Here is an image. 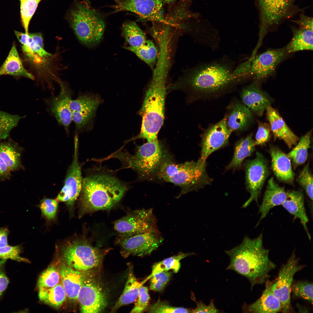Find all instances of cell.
I'll use <instances>...</instances> for the list:
<instances>
[{
  "mask_svg": "<svg viewBox=\"0 0 313 313\" xmlns=\"http://www.w3.org/2000/svg\"><path fill=\"white\" fill-rule=\"evenodd\" d=\"M298 309L299 312H304V311L305 312H308V310L306 307H304L303 306H299V305L298 306Z\"/></svg>",
  "mask_w": 313,
  "mask_h": 313,
  "instance_id": "obj_56",
  "label": "cell"
},
{
  "mask_svg": "<svg viewBox=\"0 0 313 313\" xmlns=\"http://www.w3.org/2000/svg\"><path fill=\"white\" fill-rule=\"evenodd\" d=\"M255 146L252 134L238 141L235 145L233 158L226 167V170L241 168L244 159L250 156L254 151Z\"/></svg>",
  "mask_w": 313,
  "mask_h": 313,
  "instance_id": "obj_30",
  "label": "cell"
},
{
  "mask_svg": "<svg viewBox=\"0 0 313 313\" xmlns=\"http://www.w3.org/2000/svg\"><path fill=\"white\" fill-rule=\"evenodd\" d=\"M266 110L274 140L278 139L283 141L290 149L295 146L299 139L287 125L278 111L271 106Z\"/></svg>",
  "mask_w": 313,
  "mask_h": 313,
  "instance_id": "obj_22",
  "label": "cell"
},
{
  "mask_svg": "<svg viewBox=\"0 0 313 313\" xmlns=\"http://www.w3.org/2000/svg\"><path fill=\"white\" fill-rule=\"evenodd\" d=\"M0 156L11 171L21 167V151L18 146L12 142L0 143Z\"/></svg>",
  "mask_w": 313,
  "mask_h": 313,
  "instance_id": "obj_33",
  "label": "cell"
},
{
  "mask_svg": "<svg viewBox=\"0 0 313 313\" xmlns=\"http://www.w3.org/2000/svg\"><path fill=\"white\" fill-rule=\"evenodd\" d=\"M288 55L285 47L269 49L255 55L251 60L250 77L258 82L269 77L274 72L279 64Z\"/></svg>",
  "mask_w": 313,
  "mask_h": 313,
  "instance_id": "obj_14",
  "label": "cell"
},
{
  "mask_svg": "<svg viewBox=\"0 0 313 313\" xmlns=\"http://www.w3.org/2000/svg\"><path fill=\"white\" fill-rule=\"evenodd\" d=\"M9 232L7 228H2L0 229V248L8 245V237Z\"/></svg>",
  "mask_w": 313,
  "mask_h": 313,
  "instance_id": "obj_54",
  "label": "cell"
},
{
  "mask_svg": "<svg viewBox=\"0 0 313 313\" xmlns=\"http://www.w3.org/2000/svg\"><path fill=\"white\" fill-rule=\"evenodd\" d=\"M19 0L21 23L25 31H27L30 21L39 3L42 0Z\"/></svg>",
  "mask_w": 313,
  "mask_h": 313,
  "instance_id": "obj_43",
  "label": "cell"
},
{
  "mask_svg": "<svg viewBox=\"0 0 313 313\" xmlns=\"http://www.w3.org/2000/svg\"><path fill=\"white\" fill-rule=\"evenodd\" d=\"M253 121L252 112L244 104L240 103H236L227 116V126L232 132L245 130Z\"/></svg>",
  "mask_w": 313,
  "mask_h": 313,
  "instance_id": "obj_28",
  "label": "cell"
},
{
  "mask_svg": "<svg viewBox=\"0 0 313 313\" xmlns=\"http://www.w3.org/2000/svg\"><path fill=\"white\" fill-rule=\"evenodd\" d=\"M58 245L60 252L68 266L84 271L97 266L104 255L85 239L77 237L65 240Z\"/></svg>",
  "mask_w": 313,
  "mask_h": 313,
  "instance_id": "obj_8",
  "label": "cell"
},
{
  "mask_svg": "<svg viewBox=\"0 0 313 313\" xmlns=\"http://www.w3.org/2000/svg\"><path fill=\"white\" fill-rule=\"evenodd\" d=\"M269 152L271 159V168L275 176L281 181L292 183L295 174L288 155L273 145L270 146Z\"/></svg>",
  "mask_w": 313,
  "mask_h": 313,
  "instance_id": "obj_24",
  "label": "cell"
},
{
  "mask_svg": "<svg viewBox=\"0 0 313 313\" xmlns=\"http://www.w3.org/2000/svg\"><path fill=\"white\" fill-rule=\"evenodd\" d=\"M113 13L127 11L143 19L169 24L165 18L162 0H113Z\"/></svg>",
  "mask_w": 313,
  "mask_h": 313,
  "instance_id": "obj_12",
  "label": "cell"
},
{
  "mask_svg": "<svg viewBox=\"0 0 313 313\" xmlns=\"http://www.w3.org/2000/svg\"><path fill=\"white\" fill-rule=\"evenodd\" d=\"M172 273L170 272H162L153 275L150 279V289L155 291H162L169 281Z\"/></svg>",
  "mask_w": 313,
  "mask_h": 313,
  "instance_id": "obj_48",
  "label": "cell"
},
{
  "mask_svg": "<svg viewBox=\"0 0 313 313\" xmlns=\"http://www.w3.org/2000/svg\"><path fill=\"white\" fill-rule=\"evenodd\" d=\"M114 156L137 172L142 179H146L156 177L162 163L170 157L158 140L138 146L134 154L119 153Z\"/></svg>",
  "mask_w": 313,
  "mask_h": 313,
  "instance_id": "obj_7",
  "label": "cell"
},
{
  "mask_svg": "<svg viewBox=\"0 0 313 313\" xmlns=\"http://www.w3.org/2000/svg\"><path fill=\"white\" fill-rule=\"evenodd\" d=\"M312 132V130H310L302 136L295 147L287 154L292 160L294 168L303 164L307 160L308 150L310 148Z\"/></svg>",
  "mask_w": 313,
  "mask_h": 313,
  "instance_id": "obj_35",
  "label": "cell"
},
{
  "mask_svg": "<svg viewBox=\"0 0 313 313\" xmlns=\"http://www.w3.org/2000/svg\"><path fill=\"white\" fill-rule=\"evenodd\" d=\"M59 83L60 90L58 94L46 100L45 102L49 112L68 134L70 125L73 121L70 108L72 93L66 84L60 81Z\"/></svg>",
  "mask_w": 313,
  "mask_h": 313,
  "instance_id": "obj_17",
  "label": "cell"
},
{
  "mask_svg": "<svg viewBox=\"0 0 313 313\" xmlns=\"http://www.w3.org/2000/svg\"><path fill=\"white\" fill-rule=\"evenodd\" d=\"M281 205L295 218L300 220L310 240L311 236L307 226L309 220L305 208L304 196L302 191L294 190L287 192L286 199Z\"/></svg>",
  "mask_w": 313,
  "mask_h": 313,
  "instance_id": "obj_27",
  "label": "cell"
},
{
  "mask_svg": "<svg viewBox=\"0 0 313 313\" xmlns=\"http://www.w3.org/2000/svg\"><path fill=\"white\" fill-rule=\"evenodd\" d=\"M263 238L262 234L254 239L246 236L239 245L225 251L230 259L227 270L234 271L247 278L251 289L265 283L270 272L276 267L270 259L269 250L263 246Z\"/></svg>",
  "mask_w": 313,
  "mask_h": 313,
  "instance_id": "obj_2",
  "label": "cell"
},
{
  "mask_svg": "<svg viewBox=\"0 0 313 313\" xmlns=\"http://www.w3.org/2000/svg\"><path fill=\"white\" fill-rule=\"evenodd\" d=\"M11 171L0 156V180L9 178L11 175Z\"/></svg>",
  "mask_w": 313,
  "mask_h": 313,
  "instance_id": "obj_53",
  "label": "cell"
},
{
  "mask_svg": "<svg viewBox=\"0 0 313 313\" xmlns=\"http://www.w3.org/2000/svg\"><path fill=\"white\" fill-rule=\"evenodd\" d=\"M313 284L303 281H293L291 293L294 297L304 299L313 303Z\"/></svg>",
  "mask_w": 313,
  "mask_h": 313,
  "instance_id": "obj_42",
  "label": "cell"
},
{
  "mask_svg": "<svg viewBox=\"0 0 313 313\" xmlns=\"http://www.w3.org/2000/svg\"><path fill=\"white\" fill-rule=\"evenodd\" d=\"M2 294L0 293V297L2 295Z\"/></svg>",
  "mask_w": 313,
  "mask_h": 313,
  "instance_id": "obj_58",
  "label": "cell"
},
{
  "mask_svg": "<svg viewBox=\"0 0 313 313\" xmlns=\"http://www.w3.org/2000/svg\"><path fill=\"white\" fill-rule=\"evenodd\" d=\"M66 19L81 43L95 45L102 39L105 23L101 15L83 2L76 1L68 12Z\"/></svg>",
  "mask_w": 313,
  "mask_h": 313,
  "instance_id": "obj_6",
  "label": "cell"
},
{
  "mask_svg": "<svg viewBox=\"0 0 313 313\" xmlns=\"http://www.w3.org/2000/svg\"><path fill=\"white\" fill-rule=\"evenodd\" d=\"M61 279L59 271L51 266L43 272L38 280L37 286L39 290L48 289L55 286Z\"/></svg>",
  "mask_w": 313,
  "mask_h": 313,
  "instance_id": "obj_41",
  "label": "cell"
},
{
  "mask_svg": "<svg viewBox=\"0 0 313 313\" xmlns=\"http://www.w3.org/2000/svg\"><path fill=\"white\" fill-rule=\"evenodd\" d=\"M28 34L31 40L28 48L23 51L25 54L31 57L32 59L36 58L37 55L42 58L52 56L44 49L43 38L40 33H28Z\"/></svg>",
  "mask_w": 313,
  "mask_h": 313,
  "instance_id": "obj_39",
  "label": "cell"
},
{
  "mask_svg": "<svg viewBox=\"0 0 313 313\" xmlns=\"http://www.w3.org/2000/svg\"><path fill=\"white\" fill-rule=\"evenodd\" d=\"M7 260L0 261V293L2 294L9 283V280L5 271L4 266Z\"/></svg>",
  "mask_w": 313,
  "mask_h": 313,
  "instance_id": "obj_52",
  "label": "cell"
},
{
  "mask_svg": "<svg viewBox=\"0 0 313 313\" xmlns=\"http://www.w3.org/2000/svg\"><path fill=\"white\" fill-rule=\"evenodd\" d=\"M232 132L227 125V116L209 127L202 138L200 158L202 161H206L212 153L227 145Z\"/></svg>",
  "mask_w": 313,
  "mask_h": 313,
  "instance_id": "obj_19",
  "label": "cell"
},
{
  "mask_svg": "<svg viewBox=\"0 0 313 313\" xmlns=\"http://www.w3.org/2000/svg\"><path fill=\"white\" fill-rule=\"evenodd\" d=\"M137 298V302L131 313H142L148 308L150 297L146 287L141 286Z\"/></svg>",
  "mask_w": 313,
  "mask_h": 313,
  "instance_id": "obj_49",
  "label": "cell"
},
{
  "mask_svg": "<svg viewBox=\"0 0 313 313\" xmlns=\"http://www.w3.org/2000/svg\"><path fill=\"white\" fill-rule=\"evenodd\" d=\"M234 65L225 58L201 64L186 70L168 89L183 90L196 97L218 94L247 78L235 73Z\"/></svg>",
  "mask_w": 313,
  "mask_h": 313,
  "instance_id": "obj_1",
  "label": "cell"
},
{
  "mask_svg": "<svg viewBox=\"0 0 313 313\" xmlns=\"http://www.w3.org/2000/svg\"><path fill=\"white\" fill-rule=\"evenodd\" d=\"M149 313H192L190 309L171 306L166 301L158 300L148 307Z\"/></svg>",
  "mask_w": 313,
  "mask_h": 313,
  "instance_id": "obj_45",
  "label": "cell"
},
{
  "mask_svg": "<svg viewBox=\"0 0 313 313\" xmlns=\"http://www.w3.org/2000/svg\"><path fill=\"white\" fill-rule=\"evenodd\" d=\"M168 74L167 72L163 69L153 70L152 79L139 111L142 118L140 132L134 139H144L147 141L158 140L157 134L164 118Z\"/></svg>",
  "mask_w": 313,
  "mask_h": 313,
  "instance_id": "obj_4",
  "label": "cell"
},
{
  "mask_svg": "<svg viewBox=\"0 0 313 313\" xmlns=\"http://www.w3.org/2000/svg\"><path fill=\"white\" fill-rule=\"evenodd\" d=\"M81 271L65 265H62L59 270L66 296L71 300H78L85 276Z\"/></svg>",
  "mask_w": 313,
  "mask_h": 313,
  "instance_id": "obj_26",
  "label": "cell"
},
{
  "mask_svg": "<svg viewBox=\"0 0 313 313\" xmlns=\"http://www.w3.org/2000/svg\"><path fill=\"white\" fill-rule=\"evenodd\" d=\"M101 101L97 96L81 94L70 105L72 121L75 125V132L85 130L90 123Z\"/></svg>",
  "mask_w": 313,
  "mask_h": 313,
  "instance_id": "obj_15",
  "label": "cell"
},
{
  "mask_svg": "<svg viewBox=\"0 0 313 313\" xmlns=\"http://www.w3.org/2000/svg\"><path fill=\"white\" fill-rule=\"evenodd\" d=\"M125 185L111 175L101 173L86 176L82 180L79 216L110 209L121 199Z\"/></svg>",
  "mask_w": 313,
  "mask_h": 313,
  "instance_id": "obj_3",
  "label": "cell"
},
{
  "mask_svg": "<svg viewBox=\"0 0 313 313\" xmlns=\"http://www.w3.org/2000/svg\"><path fill=\"white\" fill-rule=\"evenodd\" d=\"M74 141L73 160L68 170L64 185L56 199L58 202L65 203L71 214H73L75 201L80 193L83 180L78 160L77 136L75 137Z\"/></svg>",
  "mask_w": 313,
  "mask_h": 313,
  "instance_id": "obj_13",
  "label": "cell"
},
{
  "mask_svg": "<svg viewBox=\"0 0 313 313\" xmlns=\"http://www.w3.org/2000/svg\"><path fill=\"white\" fill-rule=\"evenodd\" d=\"M156 223L152 209H143L132 211L117 220L114 228L119 233L128 237L158 231Z\"/></svg>",
  "mask_w": 313,
  "mask_h": 313,
  "instance_id": "obj_11",
  "label": "cell"
},
{
  "mask_svg": "<svg viewBox=\"0 0 313 313\" xmlns=\"http://www.w3.org/2000/svg\"><path fill=\"white\" fill-rule=\"evenodd\" d=\"M206 162L200 158L197 161L176 163L169 157L163 163L156 177L179 187V197L189 192L197 190L212 181L206 171Z\"/></svg>",
  "mask_w": 313,
  "mask_h": 313,
  "instance_id": "obj_5",
  "label": "cell"
},
{
  "mask_svg": "<svg viewBox=\"0 0 313 313\" xmlns=\"http://www.w3.org/2000/svg\"><path fill=\"white\" fill-rule=\"evenodd\" d=\"M123 291L112 310L116 311L121 307L133 303L137 298L141 286L147 281L145 279L139 282L136 279L132 269H130Z\"/></svg>",
  "mask_w": 313,
  "mask_h": 313,
  "instance_id": "obj_31",
  "label": "cell"
},
{
  "mask_svg": "<svg viewBox=\"0 0 313 313\" xmlns=\"http://www.w3.org/2000/svg\"><path fill=\"white\" fill-rule=\"evenodd\" d=\"M300 26V28L309 29L313 30V19L304 18L301 19L298 23Z\"/></svg>",
  "mask_w": 313,
  "mask_h": 313,
  "instance_id": "obj_55",
  "label": "cell"
},
{
  "mask_svg": "<svg viewBox=\"0 0 313 313\" xmlns=\"http://www.w3.org/2000/svg\"><path fill=\"white\" fill-rule=\"evenodd\" d=\"M297 181L312 202L313 176L308 164L305 166L300 172Z\"/></svg>",
  "mask_w": 313,
  "mask_h": 313,
  "instance_id": "obj_44",
  "label": "cell"
},
{
  "mask_svg": "<svg viewBox=\"0 0 313 313\" xmlns=\"http://www.w3.org/2000/svg\"><path fill=\"white\" fill-rule=\"evenodd\" d=\"M38 296L41 301L57 308L63 304L66 295L62 283H59L51 288L39 290Z\"/></svg>",
  "mask_w": 313,
  "mask_h": 313,
  "instance_id": "obj_36",
  "label": "cell"
},
{
  "mask_svg": "<svg viewBox=\"0 0 313 313\" xmlns=\"http://www.w3.org/2000/svg\"><path fill=\"white\" fill-rule=\"evenodd\" d=\"M271 131L269 123L259 121L254 141L256 146L263 145L266 143L270 139Z\"/></svg>",
  "mask_w": 313,
  "mask_h": 313,
  "instance_id": "obj_50",
  "label": "cell"
},
{
  "mask_svg": "<svg viewBox=\"0 0 313 313\" xmlns=\"http://www.w3.org/2000/svg\"><path fill=\"white\" fill-rule=\"evenodd\" d=\"M162 239L159 231L148 232L126 237L120 241L123 255L143 256L156 250Z\"/></svg>",
  "mask_w": 313,
  "mask_h": 313,
  "instance_id": "obj_16",
  "label": "cell"
},
{
  "mask_svg": "<svg viewBox=\"0 0 313 313\" xmlns=\"http://www.w3.org/2000/svg\"><path fill=\"white\" fill-rule=\"evenodd\" d=\"M175 0H162V1L164 2H166L167 3H169Z\"/></svg>",
  "mask_w": 313,
  "mask_h": 313,
  "instance_id": "obj_57",
  "label": "cell"
},
{
  "mask_svg": "<svg viewBox=\"0 0 313 313\" xmlns=\"http://www.w3.org/2000/svg\"><path fill=\"white\" fill-rule=\"evenodd\" d=\"M125 48L134 53L153 70L156 64L158 50L152 41L147 40L140 46H129Z\"/></svg>",
  "mask_w": 313,
  "mask_h": 313,
  "instance_id": "obj_34",
  "label": "cell"
},
{
  "mask_svg": "<svg viewBox=\"0 0 313 313\" xmlns=\"http://www.w3.org/2000/svg\"><path fill=\"white\" fill-rule=\"evenodd\" d=\"M21 252L20 246L8 245L0 248V259L2 260L10 259L19 262L30 263L28 259L20 256Z\"/></svg>",
  "mask_w": 313,
  "mask_h": 313,
  "instance_id": "obj_46",
  "label": "cell"
},
{
  "mask_svg": "<svg viewBox=\"0 0 313 313\" xmlns=\"http://www.w3.org/2000/svg\"><path fill=\"white\" fill-rule=\"evenodd\" d=\"M23 117L0 110V140L8 137L12 130L17 126Z\"/></svg>",
  "mask_w": 313,
  "mask_h": 313,
  "instance_id": "obj_40",
  "label": "cell"
},
{
  "mask_svg": "<svg viewBox=\"0 0 313 313\" xmlns=\"http://www.w3.org/2000/svg\"><path fill=\"white\" fill-rule=\"evenodd\" d=\"M58 207L56 200L49 198L41 200L39 205L42 214L48 221L52 220L55 218Z\"/></svg>",
  "mask_w": 313,
  "mask_h": 313,
  "instance_id": "obj_47",
  "label": "cell"
},
{
  "mask_svg": "<svg viewBox=\"0 0 313 313\" xmlns=\"http://www.w3.org/2000/svg\"><path fill=\"white\" fill-rule=\"evenodd\" d=\"M196 307L192 310V313H216L220 312L215 306L213 299L210 300L208 305H206L201 301L196 302Z\"/></svg>",
  "mask_w": 313,
  "mask_h": 313,
  "instance_id": "obj_51",
  "label": "cell"
},
{
  "mask_svg": "<svg viewBox=\"0 0 313 313\" xmlns=\"http://www.w3.org/2000/svg\"><path fill=\"white\" fill-rule=\"evenodd\" d=\"M313 30L300 28L294 30L292 39L285 47L288 54L303 50H313Z\"/></svg>",
  "mask_w": 313,
  "mask_h": 313,
  "instance_id": "obj_32",
  "label": "cell"
},
{
  "mask_svg": "<svg viewBox=\"0 0 313 313\" xmlns=\"http://www.w3.org/2000/svg\"><path fill=\"white\" fill-rule=\"evenodd\" d=\"M246 189L250 196L242 207L246 208L253 201L257 204L263 184L269 173L267 162L262 154L256 152L255 157L244 163Z\"/></svg>",
  "mask_w": 313,
  "mask_h": 313,
  "instance_id": "obj_10",
  "label": "cell"
},
{
  "mask_svg": "<svg viewBox=\"0 0 313 313\" xmlns=\"http://www.w3.org/2000/svg\"><path fill=\"white\" fill-rule=\"evenodd\" d=\"M304 267V265L299 264V260L294 252L281 267L275 280L271 281V289L281 302L283 312H290L292 311L291 288L294 276Z\"/></svg>",
  "mask_w": 313,
  "mask_h": 313,
  "instance_id": "obj_9",
  "label": "cell"
},
{
  "mask_svg": "<svg viewBox=\"0 0 313 313\" xmlns=\"http://www.w3.org/2000/svg\"><path fill=\"white\" fill-rule=\"evenodd\" d=\"M286 196L287 192L284 188L279 185L273 177L271 178L268 181L263 200L259 209V213L261 216L256 226L266 217L272 208L282 205Z\"/></svg>",
  "mask_w": 313,
  "mask_h": 313,
  "instance_id": "obj_25",
  "label": "cell"
},
{
  "mask_svg": "<svg viewBox=\"0 0 313 313\" xmlns=\"http://www.w3.org/2000/svg\"><path fill=\"white\" fill-rule=\"evenodd\" d=\"M193 253L179 252L177 255L167 258L155 264L151 274L145 279L147 281L154 274L162 272H167L171 270L177 272L181 267L180 261L189 256L194 254Z\"/></svg>",
  "mask_w": 313,
  "mask_h": 313,
  "instance_id": "obj_37",
  "label": "cell"
},
{
  "mask_svg": "<svg viewBox=\"0 0 313 313\" xmlns=\"http://www.w3.org/2000/svg\"><path fill=\"white\" fill-rule=\"evenodd\" d=\"M290 1L259 0L261 21L257 47H260L269 29L277 24L285 15L289 8Z\"/></svg>",
  "mask_w": 313,
  "mask_h": 313,
  "instance_id": "obj_18",
  "label": "cell"
},
{
  "mask_svg": "<svg viewBox=\"0 0 313 313\" xmlns=\"http://www.w3.org/2000/svg\"><path fill=\"white\" fill-rule=\"evenodd\" d=\"M241 97L243 104L259 117L263 116L273 102L271 97L261 88L259 82L256 81L243 89Z\"/></svg>",
  "mask_w": 313,
  "mask_h": 313,
  "instance_id": "obj_21",
  "label": "cell"
},
{
  "mask_svg": "<svg viewBox=\"0 0 313 313\" xmlns=\"http://www.w3.org/2000/svg\"><path fill=\"white\" fill-rule=\"evenodd\" d=\"M78 300L82 313H99L106 307V297L100 286L88 276L85 278Z\"/></svg>",
  "mask_w": 313,
  "mask_h": 313,
  "instance_id": "obj_20",
  "label": "cell"
},
{
  "mask_svg": "<svg viewBox=\"0 0 313 313\" xmlns=\"http://www.w3.org/2000/svg\"><path fill=\"white\" fill-rule=\"evenodd\" d=\"M9 75L34 79V76L24 67L13 42L6 59L0 67V76Z\"/></svg>",
  "mask_w": 313,
  "mask_h": 313,
  "instance_id": "obj_29",
  "label": "cell"
},
{
  "mask_svg": "<svg viewBox=\"0 0 313 313\" xmlns=\"http://www.w3.org/2000/svg\"><path fill=\"white\" fill-rule=\"evenodd\" d=\"M122 34L130 46L139 47L146 40L144 32L134 22L123 24L122 28Z\"/></svg>",
  "mask_w": 313,
  "mask_h": 313,
  "instance_id": "obj_38",
  "label": "cell"
},
{
  "mask_svg": "<svg viewBox=\"0 0 313 313\" xmlns=\"http://www.w3.org/2000/svg\"><path fill=\"white\" fill-rule=\"evenodd\" d=\"M270 283L268 279L266 281L265 288L260 297L256 301L251 304L243 305V312L273 313L282 311L281 303L271 291Z\"/></svg>",
  "mask_w": 313,
  "mask_h": 313,
  "instance_id": "obj_23",
  "label": "cell"
}]
</instances>
